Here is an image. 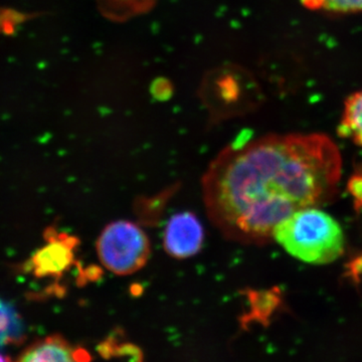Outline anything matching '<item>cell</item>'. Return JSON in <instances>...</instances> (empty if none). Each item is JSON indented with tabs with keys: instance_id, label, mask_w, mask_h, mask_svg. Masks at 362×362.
<instances>
[{
	"instance_id": "11",
	"label": "cell",
	"mask_w": 362,
	"mask_h": 362,
	"mask_svg": "<svg viewBox=\"0 0 362 362\" xmlns=\"http://www.w3.org/2000/svg\"><path fill=\"white\" fill-rule=\"evenodd\" d=\"M11 325V317L7 315L6 311L2 310L0 308V341L1 340H6L7 337H9V326Z\"/></svg>"
},
{
	"instance_id": "4",
	"label": "cell",
	"mask_w": 362,
	"mask_h": 362,
	"mask_svg": "<svg viewBox=\"0 0 362 362\" xmlns=\"http://www.w3.org/2000/svg\"><path fill=\"white\" fill-rule=\"evenodd\" d=\"M45 240L47 244L33 254L26 270L37 278L59 277L73 266L78 240L52 228H47Z\"/></svg>"
},
{
	"instance_id": "10",
	"label": "cell",
	"mask_w": 362,
	"mask_h": 362,
	"mask_svg": "<svg viewBox=\"0 0 362 362\" xmlns=\"http://www.w3.org/2000/svg\"><path fill=\"white\" fill-rule=\"evenodd\" d=\"M349 192L357 206H362V175H356L349 181Z\"/></svg>"
},
{
	"instance_id": "3",
	"label": "cell",
	"mask_w": 362,
	"mask_h": 362,
	"mask_svg": "<svg viewBox=\"0 0 362 362\" xmlns=\"http://www.w3.org/2000/svg\"><path fill=\"white\" fill-rule=\"evenodd\" d=\"M102 265L118 276L132 275L146 266L151 245L146 233L130 221H116L105 226L96 245Z\"/></svg>"
},
{
	"instance_id": "9",
	"label": "cell",
	"mask_w": 362,
	"mask_h": 362,
	"mask_svg": "<svg viewBox=\"0 0 362 362\" xmlns=\"http://www.w3.org/2000/svg\"><path fill=\"white\" fill-rule=\"evenodd\" d=\"M151 92L156 99L163 101V100H168L171 96L173 87H171L170 82H168V80L159 78L152 84Z\"/></svg>"
},
{
	"instance_id": "7",
	"label": "cell",
	"mask_w": 362,
	"mask_h": 362,
	"mask_svg": "<svg viewBox=\"0 0 362 362\" xmlns=\"http://www.w3.org/2000/svg\"><path fill=\"white\" fill-rule=\"evenodd\" d=\"M338 134L362 147V90L350 95L345 101Z\"/></svg>"
},
{
	"instance_id": "1",
	"label": "cell",
	"mask_w": 362,
	"mask_h": 362,
	"mask_svg": "<svg viewBox=\"0 0 362 362\" xmlns=\"http://www.w3.org/2000/svg\"><path fill=\"white\" fill-rule=\"evenodd\" d=\"M342 160L323 134H272L226 146L202 180L207 216L226 239L266 245L276 226L302 209L329 202Z\"/></svg>"
},
{
	"instance_id": "6",
	"label": "cell",
	"mask_w": 362,
	"mask_h": 362,
	"mask_svg": "<svg viewBox=\"0 0 362 362\" xmlns=\"http://www.w3.org/2000/svg\"><path fill=\"white\" fill-rule=\"evenodd\" d=\"M16 362H80L77 354L65 339L49 337L33 343Z\"/></svg>"
},
{
	"instance_id": "5",
	"label": "cell",
	"mask_w": 362,
	"mask_h": 362,
	"mask_svg": "<svg viewBox=\"0 0 362 362\" xmlns=\"http://www.w3.org/2000/svg\"><path fill=\"white\" fill-rule=\"evenodd\" d=\"M204 240V226L190 211L175 214L164 230L163 247L171 258H192L201 251Z\"/></svg>"
},
{
	"instance_id": "12",
	"label": "cell",
	"mask_w": 362,
	"mask_h": 362,
	"mask_svg": "<svg viewBox=\"0 0 362 362\" xmlns=\"http://www.w3.org/2000/svg\"><path fill=\"white\" fill-rule=\"evenodd\" d=\"M0 362H11V359L7 356H4V354H0Z\"/></svg>"
},
{
	"instance_id": "2",
	"label": "cell",
	"mask_w": 362,
	"mask_h": 362,
	"mask_svg": "<svg viewBox=\"0 0 362 362\" xmlns=\"http://www.w3.org/2000/svg\"><path fill=\"white\" fill-rule=\"evenodd\" d=\"M292 257L312 265H325L344 252L341 226L334 218L318 207L302 209L281 221L273 240Z\"/></svg>"
},
{
	"instance_id": "8",
	"label": "cell",
	"mask_w": 362,
	"mask_h": 362,
	"mask_svg": "<svg viewBox=\"0 0 362 362\" xmlns=\"http://www.w3.org/2000/svg\"><path fill=\"white\" fill-rule=\"evenodd\" d=\"M302 2L308 8L322 9L330 13L349 14L362 11V0H302Z\"/></svg>"
}]
</instances>
